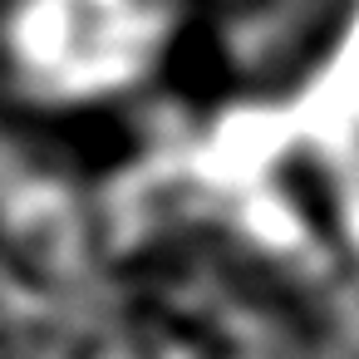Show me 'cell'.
<instances>
[{"mask_svg":"<svg viewBox=\"0 0 359 359\" xmlns=\"http://www.w3.org/2000/svg\"><path fill=\"white\" fill-rule=\"evenodd\" d=\"M172 35L168 0H15L11 65L30 94L89 104L133 89Z\"/></svg>","mask_w":359,"mask_h":359,"instance_id":"1","label":"cell"}]
</instances>
